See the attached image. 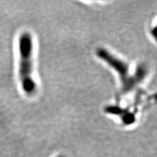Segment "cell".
I'll use <instances>...</instances> for the list:
<instances>
[{"label": "cell", "instance_id": "cell-2", "mask_svg": "<svg viewBox=\"0 0 157 157\" xmlns=\"http://www.w3.org/2000/svg\"><path fill=\"white\" fill-rule=\"evenodd\" d=\"M96 55L117 73L121 78L122 89L125 92L130 91L143 77L142 75L144 72L141 70L136 75H130L128 63L104 48H98Z\"/></svg>", "mask_w": 157, "mask_h": 157}, {"label": "cell", "instance_id": "cell-1", "mask_svg": "<svg viewBox=\"0 0 157 157\" xmlns=\"http://www.w3.org/2000/svg\"><path fill=\"white\" fill-rule=\"evenodd\" d=\"M19 63L18 76L22 89L26 95L32 96L37 90L33 73V41L29 32H23L18 41Z\"/></svg>", "mask_w": 157, "mask_h": 157}]
</instances>
